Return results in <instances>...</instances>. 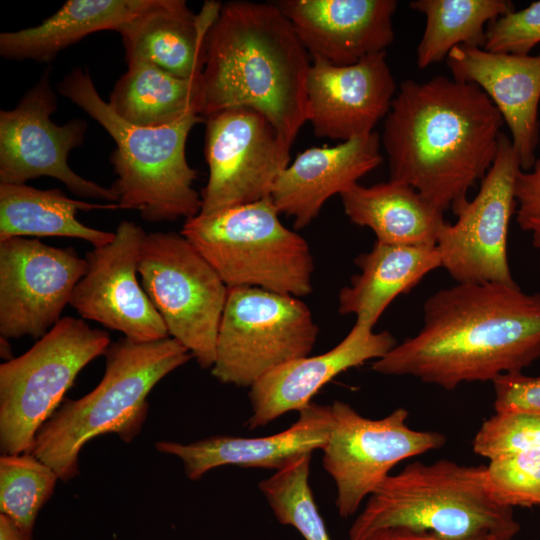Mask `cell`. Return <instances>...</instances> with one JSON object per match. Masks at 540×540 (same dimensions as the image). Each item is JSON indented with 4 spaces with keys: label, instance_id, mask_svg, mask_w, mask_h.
<instances>
[{
    "label": "cell",
    "instance_id": "37",
    "mask_svg": "<svg viewBox=\"0 0 540 540\" xmlns=\"http://www.w3.org/2000/svg\"><path fill=\"white\" fill-rule=\"evenodd\" d=\"M364 540H452L444 538L430 531L415 530L405 527H388L374 531ZM479 540H498L484 538Z\"/></svg>",
    "mask_w": 540,
    "mask_h": 540
},
{
    "label": "cell",
    "instance_id": "28",
    "mask_svg": "<svg viewBox=\"0 0 540 540\" xmlns=\"http://www.w3.org/2000/svg\"><path fill=\"white\" fill-rule=\"evenodd\" d=\"M127 65L107 102L121 119L136 126L161 127L199 115L200 77L180 78L142 61Z\"/></svg>",
    "mask_w": 540,
    "mask_h": 540
},
{
    "label": "cell",
    "instance_id": "16",
    "mask_svg": "<svg viewBox=\"0 0 540 540\" xmlns=\"http://www.w3.org/2000/svg\"><path fill=\"white\" fill-rule=\"evenodd\" d=\"M145 236L142 227L123 220L111 242L87 253V271L70 300V305L82 318L138 342L170 337L137 278Z\"/></svg>",
    "mask_w": 540,
    "mask_h": 540
},
{
    "label": "cell",
    "instance_id": "14",
    "mask_svg": "<svg viewBox=\"0 0 540 540\" xmlns=\"http://www.w3.org/2000/svg\"><path fill=\"white\" fill-rule=\"evenodd\" d=\"M56 109L47 71L15 108L0 111V183L25 184L49 176L77 196L117 204L111 187L85 179L69 167V153L83 144L87 123L72 119L57 125L50 119Z\"/></svg>",
    "mask_w": 540,
    "mask_h": 540
},
{
    "label": "cell",
    "instance_id": "13",
    "mask_svg": "<svg viewBox=\"0 0 540 540\" xmlns=\"http://www.w3.org/2000/svg\"><path fill=\"white\" fill-rule=\"evenodd\" d=\"M204 154L209 169L201 191L208 214L270 197L290 164L291 146L262 113L246 107L204 118Z\"/></svg>",
    "mask_w": 540,
    "mask_h": 540
},
{
    "label": "cell",
    "instance_id": "30",
    "mask_svg": "<svg viewBox=\"0 0 540 540\" xmlns=\"http://www.w3.org/2000/svg\"><path fill=\"white\" fill-rule=\"evenodd\" d=\"M58 479L56 472L32 453L1 455L0 513L12 518L32 540L37 515Z\"/></svg>",
    "mask_w": 540,
    "mask_h": 540
},
{
    "label": "cell",
    "instance_id": "11",
    "mask_svg": "<svg viewBox=\"0 0 540 540\" xmlns=\"http://www.w3.org/2000/svg\"><path fill=\"white\" fill-rule=\"evenodd\" d=\"M332 425L322 449V463L334 480L341 517L357 512L399 462L442 448L446 437L437 431L409 427V412L398 407L381 419H369L349 404H331Z\"/></svg>",
    "mask_w": 540,
    "mask_h": 540
},
{
    "label": "cell",
    "instance_id": "5",
    "mask_svg": "<svg viewBox=\"0 0 540 540\" xmlns=\"http://www.w3.org/2000/svg\"><path fill=\"white\" fill-rule=\"evenodd\" d=\"M388 527L430 531L452 540H512L521 529L513 508L492 498L486 466L447 459L415 461L389 475L351 525L349 540H364Z\"/></svg>",
    "mask_w": 540,
    "mask_h": 540
},
{
    "label": "cell",
    "instance_id": "31",
    "mask_svg": "<svg viewBox=\"0 0 540 540\" xmlns=\"http://www.w3.org/2000/svg\"><path fill=\"white\" fill-rule=\"evenodd\" d=\"M312 454H304L259 483L276 519L305 540H331L309 485Z\"/></svg>",
    "mask_w": 540,
    "mask_h": 540
},
{
    "label": "cell",
    "instance_id": "38",
    "mask_svg": "<svg viewBox=\"0 0 540 540\" xmlns=\"http://www.w3.org/2000/svg\"><path fill=\"white\" fill-rule=\"evenodd\" d=\"M0 540H31L15 521L9 516L0 513Z\"/></svg>",
    "mask_w": 540,
    "mask_h": 540
},
{
    "label": "cell",
    "instance_id": "10",
    "mask_svg": "<svg viewBox=\"0 0 540 540\" xmlns=\"http://www.w3.org/2000/svg\"><path fill=\"white\" fill-rule=\"evenodd\" d=\"M318 333L310 309L300 298L256 287H231L211 373L221 383L250 388L275 367L308 356Z\"/></svg>",
    "mask_w": 540,
    "mask_h": 540
},
{
    "label": "cell",
    "instance_id": "7",
    "mask_svg": "<svg viewBox=\"0 0 540 540\" xmlns=\"http://www.w3.org/2000/svg\"><path fill=\"white\" fill-rule=\"evenodd\" d=\"M271 197L199 213L181 234L231 287H256L294 297L312 292L314 262L306 240L279 219Z\"/></svg>",
    "mask_w": 540,
    "mask_h": 540
},
{
    "label": "cell",
    "instance_id": "1",
    "mask_svg": "<svg viewBox=\"0 0 540 540\" xmlns=\"http://www.w3.org/2000/svg\"><path fill=\"white\" fill-rule=\"evenodd\" d=\"M540 357V293L517 284L457 283L423 305V325L372 369L453 390L520 373Z\"/></svg>",
    "mask_w": 540,
    "mask_h": 540
},
{
    "label": "cell",
    "instance_id": "20",
    "mask_svg": "<svg viewBox=\"0 0 540 540\" xmlns=\"http://www.w3.org/2000/svg\"><path fill=\"white\" fill-rule=\"evenodd\" d=\"M397 341L389 331L355 322L335 347L286 362L260 377L249 391L250 429L265 426L290 411H301L318 391L348 369L385 356Z\"/></svg>",
    "mask_w": 540,
    "mask_h": 540
},
{
    "label": "cell",
    "instance_id": "8",
    "mask_svg": "<svg viewBox=\"0 0 540 540\" xmlns=\"http://www.w3.org/2000/svg\"><path fill=\"white\" fill-rule=\"evenodd\" d=\"M109 334L64 317L28 351L0 365L1 455L31 453L79 372L105 355Z\"/></svg>",
    "mask_w": 540,
    "mask_h": 540
},
{
    "label": "cell",
    "instance_id": "9",
    "mask_svg": "<svg viewBox=\"0 0 540 540\" xmlns=\"http://www.w3.org/2000/svg\"><path fill=\"white\" fill-rule=\"evenodd\" d=\"M141 285L171 338L202 368H212L228 287L180 233L146 234L138 262Z\"/></svg>",
    "mask_w": 540,
    "mask_h": 540
},
{
    "label": "cell",
    "instance_id": "22",
    "mask_svg": "<svg viewBox=\"0 0 540 540\" xmlns=\"http://www.w3.org/2000/svg\"><path fill=\"white\" fill-rule=\"evenodd\" d=\"M332 425L331 405L311 402L297 421L282 432L264 437L213 436L189 444L158 441L159 452L178 457L190 480H199L224 465L280 469L304 454L322 450Z\"/></svg>",
    "mask_w": 540,
    "mask_h": 540
},
{
    "label": "cell",
    "instance_id": "33",
    "mask_svg": "<svg viewBox=\"0 0 540 540\" xmlns=\"http://www.w3.org/2000/svg\"><path fill=\"white\" fill-rule=\"evenodd\" d=\"M473 451L490 460L540 451V415L527 412H495L485 420L472 442Z\"/></svg>",
    "mask_w": 540,
    "mask_h": 540
},
{
    "label": "cell",
    "instance_id": "36",
    "mask_svg": "<svg viewBox=\"0 0 540 540\" xmlns=\"http://www.w3.org/2000/svg\"><path fill=\"white\" fill-rule=\"evenodd\" d=\"M539 154L530 170H520L515 183L516 222L531 233L532 244L540 248V135Z\"/></svg>",
    "mask_w": 540,
    "mask_h": 540
},
{
    "label": "cell",
    "instance_id": "18",
    "mask_svg": "<svg viewBox=\"0 0 540 540\" xmlns=\"http://www.w3.org/2000/svg\"><path fill=\"white\" fill-rule=\"evenodd\" d=\"M312 60L351 65L386 51L394 41L395 0H281Z\"/></svg>",
    "mask_w": 540,
    "mask_h": 540
},
{
    "label": "cell",
    "instance_id": "6",
    "mask_svg": "<svg viewBox=\"0 0 540 540\" xmlns=\"http://www.w3.org/2000/svg\"><path fill=\"white\" fill-rule=\"evenodd\" d=\"M58 91L96 120L112 137L110 161L116 180L111 189L117 205L134 209L149 222L189 219L201 211V195L194 188L197 171L186 158L192 128L204 122L198 114L161 127H141L121 119L99 95L89 73L73 69Z\"/></svg>",
    "mask_w": 540,
    "mask_h": 540
},
{
    "label": "cell",
    "instance_id": "23",
    "mask_svg": "<svg viewBox=\"0 0 540 540\" xmlns=\"http://www.w3.org/2000/svg\"><path fill=\"white\" fill-rule=\"evenodd\" d=\"M221 5L206 1L195 14L184 0H152L118 31L126 62H147L184 79L200 77L206 37Z\"/></svg>",
    "mask_w": 540,
    "mask_h": 540
},
{
    "label": "cell",
    "instance_id": "25",
    "mask_svg": "<svg viewBox=\"0 0 540 540\" xmlns=\"http://www.w3.org/2000/svg\"><path fill=\"white\" fill-rule=\"evenodd\" d=\"M360 272L338 296V311L352 314L356 322L374 328L380 316L399 295L409 293L431 271L441 267L435 247L390 245L375 242L355 259Z\"/></svg>",
    "mask_w": 540,
    "mask_h": 540
},
{
    "label": "cell",
    "instance_id": "27",
    "mask_svg": "<svg viewBox=\"0 0 540 540\" xmlns=\"http://www.w3.org/2000/svg\"><path fill=\"white\" fill-rule=\"evenodd\" d=\"M117 204H95L72 199L60 189L42 190L26 184L0 183V241L12 237H70L94 248L112 241L113 232L84 225L78 211L117 209Z\"/></svg>",
    "mask_w": 540,
    "mask_h": 540
},
{
    "label": "cell",
    "instance_id": "32",
    "mask_svg": "<svg viewBox=\"0 0 540 540\" xmlns=\"http://www.w3.org/2000/svg\"><path fill=\"white\" fill-rule=\"evenodd\" d=\"M486 467L488 489L498 504L540 506V451L499 457Z\"/></svg>",
    "mask_w": 540,
    "mask_h": 540
},
{
    "label": "cell",
    "instance_id": "21",
    "mask_svg": "<svg viewBox=\"0 0 540 540\" xmlns=\"http://www.w3.org/2000/svg\"><path fill=\"white\" fill-rule=\"evenodd\" d=\"M377 132L335 146L299 153L277 178L271 199L278 212L294 219L296 229L309 225L325 202L341 195L383 161Z\"/></svg>",
    "mask_w": 540,
    "mask_h": 540
},
{
    "label": "cell",
    "instance_id": "39",
    "mask_svg": "<svg viewBox=\"0 0 540 540\" xmlns=\"http://www.w3.org/2000/svg\"><path fill=\"white\" fill-rule=\"evenodd\" d=\"M11 355H12L11 346L7 342V338L1 337V356H2V358H5L8 361V360L12 359Z\"/></svg>",
    "mask_w": 540,
    "mask_h": 540
},
{
    "label": "cell",
    "instance_id": "26",
    "mask_svg": "<svg viewBox=\"0 0 540 540\" xmlns=\"http://www.w3.org/2000/svg\"><path fill=\"white\" fill-rule=\"evenodd\" d=\"M152 0H69L40 25L0 34V55L50 62L63 49L103 30L119 29Z\"/></svg>",
    "mask_w": 540,
    "mask_h": 540
},
{
    "label": "cell",
    "instance_id": "17",
    "mask_svg": "<svg viewBox=\"0 0 540 540\" xmlns=\"http://www.w3.org/2000/svg\"><path fill=\"white\" fill-rule=\"evenodd\" d=\"M396 88L386 51L345 66L312 60L307 122L317 137L341 142L370 134L387 116Z\"/></svg>",
    "mask_w": 540,
    "mask_h": 540
},
{
    "label": "cell",
    "instance_id": "24",
    "mask_svg": "<svg viewBox=\"0 0 540 540\" xmlns=\"http://www.w3.org/2000/svg\"><path fill=\"white\" fill-rule=\"evenodd\" d=\"M340 197L350 221L371 229L383 244L435 247L447 223L444 211L401 182L358 183Z\"/></svg>",
    "mask_w": 540,
    "mask_h": 540
},
{
    "label": "cell",
    "instance_id": "34",
    "mask_svg": "<svg viewBox=\"0 0 540 540\" xmlns=\"http://www.w3.org/2000/svg\"><path fill=\"white\" fill-rule=\"evenodd\" d=\"M540 43V0L491 21L484 49L491 52L529 54Z\"/></svg>",
    "mask_w": 540,
    "mask_h": 540
},
{
    "label": "cell",
    "instance_id": "2",
    "mask_svg": "<svg viewBox=\"0 0 540 540\" xmlns=\"http://www.w3.org/2000/svg\"><path fill=\"white\" fill-rule=\"evenodd\" d=\"M503 124L473 83L444 75L405 80L380 137L389 180L410 185L444 212L453 209L490 169Z\"/></svg>",
    "mask_w": 540,
    "mask_h": 540
},
{
    "label": "cell",
    "instance_id": "3",
    "mask_svg": "<svg viewBox=\"0 0 540 540\" xmlns=\"http://www.w3.org/2000/svg\"><path fill=\"white\" fill-rule=\"evenodd\" d=\"M309 59L276 3L222 4L206 37L199 115L251 108L292 146L308 119Z\"/></svg>",
    "mask_w": 540,
    "mask_h": 540
},
{
    "label": "cell",
    "instance_id": "29",
    "mask_svg": "<svg viewBox=\"0 0 540 540\" xmlns=\"http://www.w3.org/2000/svg\"><path fill=\"white\" fill-rule=\"evenodd\" d=\"M410 7L426 18L416 49L419 69L446 60L457 46L484 48L487 25L515 10L509 0H415Z\"/></svg>",
    "mask_w": 540,
    "mask_h": 540
},
{
    "label": "cell",
    "instance_id": "12",
    "mask_svg": "<svg viewBox=\"0 0 540 540\" xmlns=\"http://www.w3.org/2000/svg\"><path fill=\"white\" fill-rule=\"evenodd\" d=\"M521 170L511 139L499 137L495 159L473 199L452 210L454 224L440 231L441 267L456 283L516 284L507 257V237L516 210L515 183Z\"/></svg>",
    "mask_w": 540,
    "mask_h": 540
},
{
    "label": "cell",
    "instance_id": "15",
    "mask_svg": "<svg viewBox=\"0 0 540 540\" xmlns=\"http://www.w3.org/2000/svg\"><path fill=\"white\" fill-rule=\"evenodd\" d=\"M87 267L72 247L26 237L0 241V336L43 337L61 320Z\"/></svg>",
    "mask_w": 540,
    "mask_h": 540
},
{
    "label": "cell",
    "instance_id": "35",
    "mask_svg": "<svg viewBox=\"0 0 540 540\" xmlns=\"http://www.w3.org/2000/svg\"><path fill=\"white\" fill-rule=\"evenodd\" d=\"M495 412H527L540 415V376L522 372L505 374L492 381Z\"/></svg>",
    "mask_w": 540,
    "mask_h": 540
},
{
    "label": "cell",
    "instance_id": "19",
    "mask_svg": "<svg viewBox=\"0 0 540 540\" xmlns=\"http://www.w3.org/2000/svg\"><path fill=\"white\" fill-rule=\"evenodd\" d=\"M446 63L458 81L477 85L500 112L511 133L521 170H530L537 158L540 121V53H499L457 46Z\"/></svg>",
    "mask_w": 540,
    "mask_h": 540
},
{
    "label": "cell",
    "instance_id": "4",
    "mask_svg": "<svg viewBox=\"0 0 540 540\" xmlns=\"http://www.w3.org/2000/svg\"><path fill=\"white\" fill-rule=\"evenodd\" d=\"M191 353L168 337L151 342L121 338L105 353V372L85 396L66 400L35 436L32 454L67 482L79 473V453L95 437L115 433L130 442L147 417V397Z\"/></svg>",
    "mask_w": 540,
    "mask_h": 540
}]
</instances>
